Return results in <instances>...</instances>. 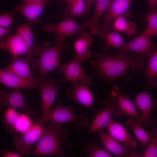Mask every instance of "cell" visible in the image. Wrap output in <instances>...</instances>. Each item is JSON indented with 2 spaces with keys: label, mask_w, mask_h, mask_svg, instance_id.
Instances as JSON below:
<instances>
[{
  "label": "cell",
  "mask_w": 157,
  "mask_h": 157,
  "mask_svg": "<svg viewBox=\"0 0 157 157\" xmlns=\"http://www.w3.org/2000/svg\"><path fill=\"white\" fill-rule=\"evenodd\" d=\"M43 124L39 122L26 132L14 136L13 143L16 152L22 156H28L31 153V148L39 140L43 133Z\"/></svg>",
  "instance_id": "7"
},
{
  "label": "cell",
  "mask_w": 157,
  "mask_h": 157,
  "mask_svg": "<svg viewBox=\"0 0 157 157\" xmlns=\"http://www.w3.org/2000/svg\"><path fill=\"white\" fill-rule=\"evenodd\" d=\"M155 79L156 81H157V74L155 77Z\"/></svg>",
  "instance_id": "42"
},
{
  "label": "cell",
  "mask_w": 157,
  "mask_h": 157,
  "mask_svg": "<svg viewBox=\"0 0 157 157\" xmlns=\"http://www.w3.org/2000/svg\"><path fill=\"white\" fill-rule=\"evenodd\" d=\"M126 126L131 128L143 147L150 142L151 138L149 135L141 126L142 124L138 121L130 119L125 122Z\"/></svg>",
  "instance_id": "26"
},
{
  "label": "cell",
  "mask_w": 157,
  "mask_h": 157,
  "mask_svg": "<svg viewBox=\"0 0 157 157\" xmlns=\"http://www.w3.org/2000/svg\"><path fill=\"white\" fill-rule=\"evenodd\" d=\"M1 49L8 50L12 56H17L26 54L27 47L21 36L16 31L13 35L5 37L1 41Z\"/></svg>",
  "instance_id": "19"
},
{
  "label": "cell",
  "mask_w": 157,
  "mask_h": 157,
  "mask_svg": "<svg viewBox=\"0 0 157 157\" xmlns=\"http://www.w3.org/2000/svg\"><path fill=\"white\" fill-rule=\"evenodd\" d=\"M106 105L112 110L113 114L117 117L128 115L138 120L140 115L136 110L133 102L128 96L123 93L120 87L115 85L110 93V98L104 100Z\"/></svg>",
  "instance_id": "5"
},
{
  "label": "cell",
  "mask_w": 157,
  "mask_h": 157,
  "mask_svg": "<svg viewBox=\"0 0 157 157\" xmlns=\"http://www.w3.org/2000/svg\"><path fill=\"white\" fill-rule=\"evenodd\" d=\"M16 31L24 40L27 47V52L25 58L34 69H38V59L35 57L34 38L30 23L27 22L25 24L16 25Z\"/></svg>",
  "instance_id": "17"
},
{
  "label": "cell",
  "mask_w": 157,
  "mask_h": 157,
  "mask_svg": "<svg viewBox=\"0 0 157 157\" xmlns=\"http://www.w3.org/2000/svg\"><path fill=\"white\" fill-rule=\"evenodd\" d=\"M81 63L76 55L70 62L60 66V71L65 76V79L60 85V86L67 81H70L71 83H84L90 86L93 84V79L85 73Z\"/></svg>",
  "instance_id": "9"
},
{
  "label": "cell",
  "mask_w": 157,
  "mask_h": 157,
  "mask_svg": "<svg viewBox=\"0 0 157 157\" xmlns=\"http://www.w3.org/2000/svg\"><path fill=\"white\" fill-rule=\"evenodd\" d=\"M0 82L4 85L11 88H39L42 81L25 78L4 67L0 70Z\"/></svg>",
  "instance_id": "14"
},
{
  "label": "cell",
  "mask_w": 157,
  "mask_h": 157,
  "mask_svg": "<svg viewBox=\"0 0 157 157\" xmlns=\"http://www.w3.org/2000/svg\"><path fill=\"white\" fill-rule=\"evenodd\" d=\"M147 67L145 72V76L147 83L150 86H157V81L155 78L157 74V48L154 50L149 56Z\"/></svg>",
  "instance_id": "27"
},
{
  "label": "cell",
  "mask_w": 157,
  "mask_h": 157,
  "mask_svg": "<svg viewBox=\"0 0 157 157\" xmlns=\"http://www.w3.org/2000/svg\"><path fill=\"white\" fill-rule=\"evenodd\" d=\"M101 140L106 149L110 153L118 157H140V154L138 151L120 144L119 141L110 134L101 131L98 132Z\"/></svg>",
  "instance_id": "15"
},
{
  "label": "cell",
  "mask_w": 157,
  "mask_h": 157,
  "mask_svg": "<svg viewBox=\"0 0 157 157\" xmlns=\"http://www.w3.org/2000/svg\"><path fill=\"white\" fill-rule=\"evenodd\" d=\"M12 29L10 28L0 26V40H3L7 34L12 32Z\"/></svg>",
  "instance_id": "36"
},
{
  "label": "cell",
  "mask_w": 157,
  "mask_h": 157,
  "mask_svg": "<svg viewBox=\"0 0 157 157\" xmlns=\"http://www.w3.org/2000/svg\"><path fill=\"white\" fill-rule=\"evenodd\" d=\"M90 85L80 82L71 83V87L67 90L69 98L88 108L93 106L94 96L89 89Z\"/></svg>",
  "instance_id": "16"
},
{
  "label": "cell",
  "mask_w": 157,
  "mask_h": 157,
  "mask_svg": "<svg viewBox=\"0 0 157 157\" xmlns=\"http://www.w3.org/2000/svg\"><path fill=\"white\" fill-rule=\"evenodd\" d=\"M30 65L25 58L20 59L17 57L12 56L10 63L5 68L23 78L32 80H38L33 74Z\"/></svg>",
  "instance_id": "21"
},
{
  "label": "cell",
  "mask_w": 157,
  "mask_h": 157,
  "mask_svg": "<svg viewBox=\"0 0 157 157\" xmlns=\"http://www.w3.org/2000/svg\"><path fill=\"white\" fill-rule=\"evenodd\" d=\"M43 0H24V3H27L32 1H38Z\"/></svg>",
  "instance_id": "41"
},
{
  "label": "cell",
  "mask_w": 157,
  "mask_h": 157,
  "mask_svg": "<svg viewBox=\"0 0 157 157\" xmlns=\"http://www.w3.org/2000/svg\"><path fill=\"white\" fill-rule=\"evenodd\" d=\"M151 38L143 32L132 40L124 42L121 47L117 48V51L127 56L130 52L134 51L149 57L155 48Z\"/></svg>",
  "instance_id": "12"
},
{
  "label": "cell",
  "mask_w": 157,
  "mask_h": 157,
  "mask_svg": "<svg viewBox=\"0 0 157 157\" xmlns=\"http://www.w3.org/2000/svg\"><path fill=\"white\" fill-rule=\"evenodd\" d=\"M48 0L24 3L15 7L14 11L18 12L27 20L33 23H38V18L42 13Z\"/></svg>",
  "instance_id": "18"
},
{
  "label": "cell",
  "mask_w": 157,
  "mask_h": 157,
  "mask_svg": "<svg viewBox=\"0 0 157 157\" xmlns=\"http://www.w3.org/2000/svg\"><path fill=\"white\" fill-rule=\"evenodd\" d=\"M48 120L60 124L72 123L74 124V131L76 132H79L83 129L88 127L90 122L89 118L85 113L78 115L73 106H66L61 104H58L52 109L41 123L43 124Z\"/></svg>",
  "instance_id": "4"
},
{
  "label": "cell",
  "mask_w": 157,
  "mask_h": 157,
  "mask_svg": "<svg viewBox=\"0 0 157 157\" xmlns=\"http://www.w3.org/2000/svg\"><path fill=\"white\" fill-rule=\"evenodd\" d=\"M96 0V8L94 14L86 22L90 27L89 31L92 35L97 34L100 27L99 20L104 13L108 9L111 0Z\"/></svg>",
  "instance_id": "23"
},
{
  "label": "cell",
  "mask_w": 157,
  "mask_h": 157,
  "mask_svg": "<svg viewBox=\"0 0 157 157\" xmlns=\"http://www.w3.org/2000/svg\"><path fill=\"white\" fill-rule=\"evenodd\" d=\"M149 136L150 143L140 157H157V129L152 130Z\"/></svg>",
  "instance_id": "34"
},
{
  "label": "cell",
  "mask_w": 157,
  "mask_h": 157,
  "mask_svg": "<svg viewBox=\"0 0 157 157\" xmlns=\"http://www.w3.org/2000/svg\"><path fill=\"white\" fill-rule=\"evenodd\" d=\"M133 102L142 113L138 120L142 124L149 127L156 124V119L152 117L151 114L153 110L157 108V98H152L149 90L138 94Z\"/></svg>",
  "instance_id": "10"
},
{
  "label": "cell",
  "mask_w": 157,
  "mask_h": 157,
  "mask_svg": "<svg viewBox=\"0 0 157 157\" xmlns=\"http://www.w3.org/2000/svg\"><path fill=\"white\" fill-rule=\"evenodd\" d=\"M83 150L89 157H111L112 155L102 148L95 139L91 141L88 146L83 144Z\"/></svg>",
  "instance_id": "30"
},
{
  "label": "cell",
  "mask_w": 157,
  "mask_h": 157,
  "mask_svg": "<svg viewBox=\"0 0 157 157\" xmlns=\"http://www.w3.org/2000/svg\"><path fill=\"white\" fill-rule=\"evenodd\" d=\"M93 39L90 34L82 32L81 37L76 40L74 43V49L76 55L81 63L85 62L90 57L92 53L89 49L92 45Z\"/></svg>",
  "instance_id": "22"
},
{
  "label": "cell",
  "mask_w": 157,
  "mask_h": 157,
  "mask_svg": "<svg viewBox=\"0 0 157 157\" xmlns=\"http://www.w3.org/2000/svg\"><path fill=\"white\" fill-rule=\"evenodd\" d=\"M68 46L65 40H56V44L51 46L47 42L42 46L36 45L35 53L39 56L38 73L42 79L45 78L46 75L57 68L59 65V60L62 50Z\"/></svg>",
  "instance_id": "3"
},
{
  "label": "cell",
  "mask_w": 157,
  "mask_h": 157,
  "mask_svg": "<svg viewBox=\"0 0 157 157\" xmlns=\"http://www.w3.org/2000/svg\"><path fill=\"white\" fill-rule=\"evenodd\" d=\"M113 113L110 108L106 105V108L99 113L96 116L93 122L89 129V134L101 131L106 127H107L112 120Z\"/></svg>",
  "instance_id": "24"
},
{
  "label": "cell",
  "mask_w": 157,
  "mask_h": 157,
  "mask_svg": "<svg viewBox=\"0 0 157 157\" xmlns=\"http://www.w3.org/2000/svg\"><path fill=\"white\" fill-rule=\"evenodd\" d=\"M112 27L115 31L125 33L130 37L136 35L137 32V24L128 21L123 15L118 17L115 20Z\"/></svg>",
  "instance_id": "25"
},
{
  "label": "cell",
  "mask_w": 157,
  "mask_h": 157,
  "mask_svg": "<svg viewBox=\"0 0 157 157\" xmlns=\"http://www.w3.org/2000/svg\"><path fill=\"white\" fill-rule=\"evenodd\" d=\"M97 35L104 40L105 42V49L108 50L114 47L119 48L124 43L122 36L116 32H109L108 31Z\"/></svg>",
  "instance_id": "28"
},
{
  "label": "cell",
  "mask_w": 157,
  "mask_h": 157,
  "mask_svg": "<svg viewBox=\"0 0 157 157\" xmlns=\"http://www.w3.org/2000/svg\"><path fill=\"white\" fill-rule=\"evenodd\" d=\"M134 0H111L106 13L101 18L104 23L100 26L97 35L108 31L111 28L113 21L119 16L123 15L127 18H132L130 8Z\"/></svg>",
  "instance_id": "8"
},
{
  "label": "cell",
  "mask_w": 157,
  "mask_h": 157,
  "mask_svg": "<svg viewBox=\"0 0 157 157\" xmlns=\"http://www.w3.org/2000/svg\"><path fill=\"white\" fill-rule=\"evenodd\" d=\"M107 127L110 134L114 138L122 142L126 147L133 149L137 145L136 139L131 137L127 132L126 129L121 124L113 119Z\"/></svg>",
  "instance_id": "20"
},
{
  "label": "cell",
  "mask_w": 157,
  "mask_h": 157,
  "mask_svg": "<svg viewBox=\"0 0 157 157\" xmlns=\"http://www.w3.org/2000/svg\"><path fill=\"white\" fill-rule=\"evenodd\" d=\"M95 0H86L85 1V4L86 9L88 11L89 10L90 5Z\"/></svg>",
  "instance_id": "40"
},
{
  "label": "cell",
  "mask_w": 157,
  "mask_h": 157,
  "mask_svg": "<svg viewBox=\"0 0 157 157\" xmlns=\"http://www.w3.org/2000/svg\"><path fill=\"white\" fill-rule=\"evenodd\" d=\"M88 12L84 0H75L65 13L66 17L73 18L83 16Z\"/></svg>",
  "instance_id": "33"
},
{
  "label": "cell",
  "mask_w": 157,
  "mask_h": 157,
  "mask_svg": "<svg viewBox=\"0 0 157 157\" xmlns=\"http://www.w3.org/2000/svg\"><path fill=\"white\" fill-rule=\"evenodd\" d=\"M47 125L44 128L42 136L35 149L31 154L35 156L56 155L59 156H67L64 152V146L67 148L72 146L69 140L70 134L63 128V124L48 120Z\"/></svg>",
  "instance_id": "2"
},
{
  "label": "cell",
  "mask_w": 157,
  "mask_h": 157,
  "mask_svg": "<svg viewBox=\"0 0 157 157\" xmlns=\"http://www.w3.org/2000/svg\"><path fill=\"white\" fill-rule=\"evenodd\" d=\"M3 156L4 157H21L22 156L17 152H15L4 150L2 153Z\"/></svg>",
  "instance_id": "37"
},
{
  "label": "cell",
  "mask_w": 157,
  "mask_h": 157,
  "mask_svg": "<svg viewBox=\"0 0 157 157\" xmlns=\"http://www.w3.org/2000/svg\"><path fill=\"white\" fill-rule=\"evenodd\" d=\"M0 107L19 108L31 116H35L37 113L36 108L26 105L23 94L18 90L10 92L5 90L1 91L0 92Z\"/></svg>",
  "instance_id": "13"
},
{
  "label": "cell",
  "mask_w": 157,
  "mask_h": 157,
  "mask_svg": "<svg viewBox=\"0 0 157 157\" xmlns=\"http://www.w3.org/2000/svg\"><path fill=\"white\" fill-rule=\"evenodd\" d=\"M28 114H19L15 122V131L20 134L24 133L29 130L34 125Z\"/></svg>",
  "instance_id": "32"
},
{
  "label": "cell",
  "mask_w": 157,
  "mask_h": 157,
  "mask_svg": "<svg viewBox=\"0 0 157 157\" xmlns=\"http://www.w3.org/2000/svg\"><path fill=\"white\" fill-rule=\"evenodd\" d=\"M146 19L147 25L143 32L151 38L157 36V7L147 13L144 17Z\"/></svg>",
  "instance_id": "31"
},
{
  "label": "cell",
  "mask_w": 157,
  "mask_h": 157,
  "mask_svg": "<svg viewBox=\"0 0 157 157\" xmlns=\"http://www.w3.org/2000/svg\"><path fill=\"white\" fill-rule=\"evenodd\" d=\"M75 1V0H66L68 6L67 8H66L65 12L68 11L70 9L72 4Z\"/></svg>",
  "instance_id": "39"
},
{
  "label": "cell",
  "mask_w": 157,
  "mask_h": 157,
  "mask_svg": "<svg viewBox=\"0 0 157 157\" xmlns=\"http://www.w3.org/2000/svg\"><path fill=\"white\" fill-rule=\"evenodd\" d=\"M105 49L95 55L96 59L90 61L92 74L105 80L109 84H113L117 79L122 78L127 81L131 78L127 73L130 69L132 71L143 69L144 66V55L134 54L131 57L121 53L115 55L108 53Z\"/></svg>",
  "instance_id": "1"
},
{
  "label": "cell",
  "mask_w": 157,
  "mask_h": 157,
  "mask_svg": "<svg viewBox=\"0 0 157 157\" xmlns=\"http://www.w3.org/2000/svg\"><path fill=\"white\" fill-rule=\"evenodd\" d=\"M55 81L52 78H45L42 80L39 89L42 105V115L40 122L48 115L52 110L60 86L55 85Z\"/></svg>",
  "instance_id": "11"
},
{
  "label": "cell",
  "mask_w": 157,
  "mask_h": 157,
  "mask_svg": "<svg viewBox=\"0 0 157 157\" xmlns=\"http://www.w3.org/2000/svg\"><path fill=\"white\" fill-rule=\"evenodd\" d=\"M19 115L15 108H8L4 111L1 120L8 133L15 131L14 126Z\"/></svg>",
  "instance_id": "29"
},
{
  "label": "cell",
  "mask_w": 157,
  "mask_h": 157,
  "mask_svg": "<svg viewBox=\"0 0 157 157\" xmlns=\"http://www.w3.org/2000/svg\"><path fill=\"white\" fill-rule=\"evenodd\" d=\"M14 11L1 13L0 15V26L9 27L13 22Z\"/></svg>",
  "instance_id": "35"
},
{
  "label": "cell",
  "mask_w": 157,
  "mask_h": 157,
  "mask_svg": "<svg viewBox=\"0 0 157 157\" xmlns=\"http://www.w3.org/2000/svg\"><path fill=\"white\" fill-rule=\"evenodd\" d=\"M88 26L86 22L80 24L73 18L66 17L58 23L42 27L46 32L55 35L56 40H65L68 36L79 35L81 31Z\"/></svg>",
  "instance_id": "6"
},
{
  "label": "cell",
  "mask_w": 157,
  "mask_h": 157,
  "mask_svg": "<svg viewBox=\"0 0 157 157\" xmlns=\"http://www.w3.org/2000/svg\"><path fill=\"white\" fill-rule=\"evenodd\" d=\"M148 6V10L147 13L151 11L157 7V0H147Z\"/></svg>",
  "instance_id": "38"
}]
</instances>
